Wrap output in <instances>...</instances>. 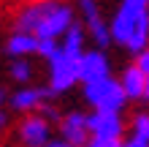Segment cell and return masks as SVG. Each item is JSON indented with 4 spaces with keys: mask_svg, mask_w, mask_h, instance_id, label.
I'll return each instance as SVG.
<instances>
[{
    "mask_svg": "<svg viewBox=\"0 0 149 147\" xmlns=\"http://www.w3.org/2000/svg\"><path fill=\"white\" fill-rule=\"evenodd\" d=\"M73 22H76V14L68 3L41 0V3H33L27 8H22L19 16H16L14 30L36 36L38 41H60Z\"/></svg>",
    "mask_w": 149,
    "mask_h": 147,
    "instance_id": "1",
    "label": "cell"
},
{
    "mask_svg": "<svg viewBox=\"0 0 149 147\" xmlns=\"http://www.w3.org/2000/svg\"><path fill=\"white\" fill-rule=\"evenodd\" d=\"M111 44L127 49L133 57L149 49V0H122L109 22Z\"/></svg>",
    "mask_w": 149,
    "mask_h": 147,
    "instance_id": "2",
    "label": "cell"
},
{
    "mask_svg": "<svg viewBox=\"0 0 149 147\" xmlns=\"http://www.w3.org/2000/svg\"><path fill=\"white\" fill-rule=\"evenodd\" d=\"M81 55H73V52H65L63 46H57V52L46 60V65H49L46 87H49L52 96H63V93L73 90L79 84V63H81Z\"/></svg>",
    "mask_w": 149,
    "mask_h": 147,
    "instance_id": "3",
    "label": "cell"
},
{
    "mask_svg": "<svg viewBox=\"0 0 149 147\" xmlns=\"http://www.w3.org/2000/svg\"><path fill=\"white\" fill-rule=\"evenodd\" d=\"M84 101L92 106V112H114V115H122V109L130 103L122 93L119 79H114V76L84 84Z\"/></svg>",
    "mask_w": 149,
    "mask_h": 147,
    "instance_id": "4",
    "label": "cell"
},
{
    "mask_svg": "<svg viewBox=\"0 0 149 147\" xmlns=\"http://www.w3.org/2000/svg\"><path fill=\"white\" fill-rule=\"evenodd\" d=\"M87 125H90V142L117 144L125 136L122 115H114V112H92V115H87Z\"/></svg>",
    "mask_w": 149,
    "mask_h": 147,
    "instance_id": "5",
    "label": "cell"
},
{
    "mask_svg": "<svg viewBox=\"0 0 149 147\" xmlns=\"http://www.w3.org/2000/svg\"><path fill=\"white\" fill-rule=\"evenodd\" d=\"M52 93L46 84H24V87L14 90L11 96H8V106L14 112H19V115H36V112L43 106V103H49Z\"/></svg>",
    "mask_w": 149,
    "mask_h": 147,
    "instance_id": "6",
    "label": "cell"
},
{
    "mask_svg": "<svg viewBox=\"0 0 149 147\" xmlns=\"http://www.w3.org/2000/svg\"><path fill=\"white\" fill-rule=\"evenodd\" d=\"M16 139L22 147H46L52 142V123L41 115H24L16 128Z\"/></svg>",
    "mask_w": 149,
    "mask_h": 147,
    "instance_id": "7",
    "label": "cell"
},
{
    "mask_svg": "<svg viewBox=\"0 0 149 147\" xmlns=\"http://www.w3.org/2000/svg\"><path fill=\"white\" fill-rule=\"evenodd\" d=\"M60 139L68 142V144H73V147H87L90 144V125H87V115L84 112H65L63 117H60Z\"/></svg>",
    "mask_w": 149,
    "mask_h": 147,
    "instance_id": "8",
    "label": "cell"
},
{
    "mask_svg": "<svg viewBox=\"0 0 149 147\" xmlns=\"http://www.w3.org/2000/svg\"><path fill=\"white\" fill-rule=\"evenodd\" d=\"M111 76V63L106 57V52L100 49H84L81 63H79V82L81 84H92L100 79H109Z\"/></svg>",
    "mask_w": 149,
    "mask_h": 147,
    "instance_id": "9",
    "label": "cell"
},
{
    "mask_svg": "<svg viewBox=\"0 0 149 147\" xmlns=\"http://www.w3.org/2000/svg\"><path fill=\"white\" fill-rule=\"evenodd\" d=\"M119 84H122V93H125L127 101H144V93H146V76L141 74V68L136 63L127 65L119 76Z\"/></svg>",
    "mask_w": 149,
    "mask_h": 147,
    "instance_id": "10",
    "label": "cell"
},
{
    "mask_svg": "<svg viewBox=\"0 0 149 147\" xmlns=\"http://www.w3.org/2000/svg\"><path fill=\"white\" fill-rule=\"evenodd\" d=\"M6 55L11 60H27L30 55H38V38L27 33H11L6 41Z\"/></svg>",
    "mask_w": 149,
    "mask_h": 147,
    "instance_id": "11",
    "label": "cell"
},
{
    "mask_svg": "<svg viewBox=\"0 0 149 147\" xmlns=\"http://www.w3.org/2000/svg\"><path fill=\"white\" fill-rule=\"evenodd\" d=\"M33 76H36V68L30 65V60H11L8 63V79L16 82L19 87L33 84Z\"/></svg>",
    "mask_w": 149,
    "mask_h": 147,
    "instance_id": "12",
    "label": "cell"
},
{
    "mask_svg": "<svg viewBox=\"0 0 149 147\" xmlns=\"http://www.w3.org/2000/svg\"><path fill=\"white\" fill-rule=\"evenodd\" d=\"M130 139L146 142L149 144V112H136L130 123Z\"/></svg>",
    "mask_w": 149,
    "mask_h": 147,
    "instance_id": "13",
    "label": "cell"
},
{
    "mask_svg": "<svg viewBox=\"0 0 149 147\" xmlns=\"http://www.w3.org/2000/svg\"><path fill=\"white\" fill-rule=\"evenodd\" d=\"M79 14H81V25H90V22L103 16L98 0H79Z\"/></svg>",
    "mask_w": 149,
    "mask_h": 147,
    "instance_id": "14",
    "label": "cell"
},
{
    "mask_svg": "<svg viewBox=\"0 0 149 147\" xmlns=\"http://www.w3.org/2000/svg\"><path fill=\"white\" fill-rule=\"evenodd\" d=\"M6 128H8V112L0 109V131H6Z\"/></svg>",
    "mask_w": 149,
    "mask_h": 147,
    "instance_id": "15",
    "label": "cell"
},
{
    "mask_svg": "<svg viewBox=\"0 0 149 147\" xmlns=\"http://www.w3.org/2000/svg\"><path fill=\"white\" fill-rule=\"evenodd\" d=\"M46 147H73V144H68V142H63V139H52Z\"/></svg>",
    "mask_w": 149,
    "mask_h": 147,
    "instance_id": "16",
    "label": "cell"
},
{
    "mask_svg": "<svg viewBox=\"0 0 149 147\" xmlns=\"http://www.w3.org/2000/svg\"><path fill=\"white\" fill-rule=\"evenodd\" d=\"M6 101H8V93L0 87V109H3V103H6Z\"/></svg>",
    "mask_w": 149,
    "mask_h": 147,
    "instance_id": "17",
    "label": "cell"
},
{
    "mask_svg": "<svg viewBox=\"0 0 149 147\" xmlns=\"http://www.w3.org/2000/svg\"><path fill=\"white\" fill-rule=\"evenodd\" d=\"M144 101H149V76H146V93H144Z\"/></svg>",
    "mask_w": 149,
    "mask_h": 147,
    "instance_id": "18",
    "label": "cell"
}]
</instances>
